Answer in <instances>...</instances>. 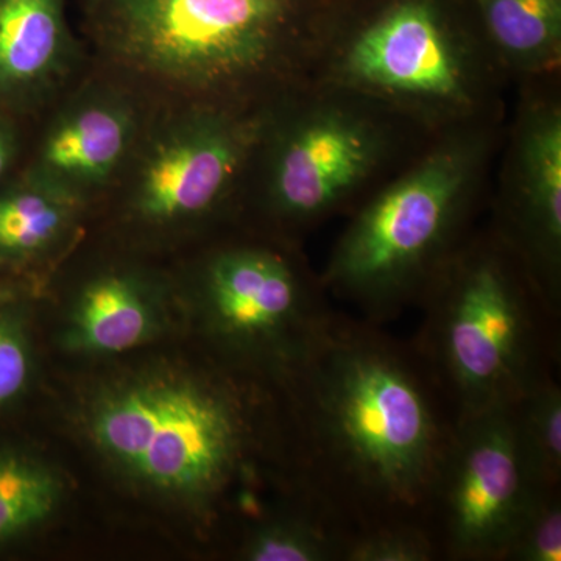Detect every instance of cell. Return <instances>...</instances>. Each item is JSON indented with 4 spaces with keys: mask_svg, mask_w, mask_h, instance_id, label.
<instances>
[{
    "mask_svg": "<svg viewBox=\"0 0 561 561\" xmlns=\"http://www.w3.org/2000/svg\"><path fill=\"white\" fill-rule=\"evenodd\" d=\"M76 202L38 179L0 195V254L25 256L49 247L65 231Z\"/></svg>",
    "mask_w": 561,
    "mask_h": 561,
    "instance_id": "cell-17",
    "label": "cell"
},
{
    "mask_svg": "<svg viewBox=\"0 0 561 561\" xmlns=\"http://www.w3.org/2000/svg\"><path fill=\"white\" fill-rule=\"evenodd\" d=\"M261 138V122L224 111L187 121L144 164L139 213L151 221L205 216L230 194Z\"/></svg>",
    "mask_w": 561,
    "mask_h": 561,
    "instance_id": "cell-11",
    "label": "cell"
},
{
    "mask_svg": "<svg viewBox=\"0 0 561 561\" xmlns=\"http://www.w3.org/2000/svg\"><path fill=\"white\" fill-rule=\"evenodd\" d=\"M319 276L279 250L234 247L203 275L209 330L232 359L260 365L276 382L334 316Z\"/></svg>",
    "mask_w": 561,
    "mask_h": 561,
    "instance_id": "cell-8",
    "label": "cell"
},
{
    "mask_svg": "<svg viewBox=\"0 0 561 561\" xmlns=\"http://www.w3.org/2000/svg\"><path fill=\"white\" fill-rule=\"evenodd\" d=\"M413 345L457 420L508 409L556 376L560 313L496 231L461 239L427 284Z\"/></svg>",
    "mask_w": 561,
    "mask_h": 561,
    "instance_id": "cell-2",
    "label": "cell"
},
{
    "mask_svg": "<svg viewBox=\"0 0 561 561\" xmlns=\"http://www.w3.org/2000/svg\"><path fill=\"white\" fill-rule=\"evenodd\" d=\"M561 560V490L535 500L513 535L504 561Z\"/></svg>",
    "mask_w": 561,
    "mask_h": 561,
    "instance_id": "cell-21",
    "label": "cell"
},
{
    "mask_svg": "<svg viewBox=\"0 0 561 561\" xmlns=\"http://www.w3.org/2000/svg\"><path fill=\"white\" fill-rule=\"evenodd\" d=\"M481 121L446 130L411 168L357 208L330 254L321 284L362 319L393 320L421 295L465 238L489 161Z\"/></svg>",
    "mask_w": 561,
    "mask_h": 561,
    "instance_id": "cell-3",
    "label": "cell"
},
{
    "mask_svg": "<svg viewBox=\"0 0 561 561\" xmlns=\"http://www.w3.org/2000/svg\"><path fill=\"white\" fill-rule=\"evenodd\" d=\"M236 381L151 375L119 383L92 405V440L149 489L213 511L267 443L260 390Z\"/></svg>",
    "mask_w": 561,
    "mask_h": 561,
    "instance_id": "cell-4",
    "label": "cell"
},
{
    "mask_svg": "<svg viewBox=\"0 0 561 561\" xmlns=\"http://www.w3.org/2000/svg\"><path fill=\"white\" fill-rule=\"evenodd\" d=\"M497 68L431 0H398L324 51L316 81L401 119L451 128L481 121Z\"/></svg>",
    "mask_w": 561,
    "mask_h": 561,
    "instance_id": "cell-5",
    "label": "cell"
},
{
    "mask_svg": "<svg viewBox=\"0 0 561 561\" xmlns=\"http://www.w3.org/2000/svg\"><path fill=\"white\" fill-rule=\"evenodd\" d=\"M346 534L311 505L254 524L241 548L249 561H342Z\"/></svg>",
    "mask_w": 561,
    "mask_h": 561,
    "instance_id": "cell-16",
    "label": "cell"
},
{
    "mask_svg": "<svg viewBox=\"0 0 561 561\" xmlns=\"http://www.w3.org/2000/svg\"><path fill=\"white\" fill-rule=\"evenodd\" d=\"M69 58L62 0H0V102L49 87Z\"/></svg>",
    "mask_w": 561,
    "mask_h": 561,
    "instance_id": "cell-13",
    "label": "cell"
},
{
    "mask_svg": "<svg viewBox=\"0 0 561 561\" xmlns=\"http://www.w3.org/2000/svg\"><path fill=\"white\" fill-rule=\"evenodd\" d=\"M275 383L302 489L346 538L430 527L457 415L412 342L334 312Z\"/></svg>",
    "mask_w": 561,
    "mask_h": 561,
    "instance_id": "cell-1",
    "label": "cell"
},
{
    "mask_svg": "<svg viewBox=\"0 0 561 561\" xmlns=\"http://www.w3.org/2000/svg\"><path fill=\"white\" fill-rule=\"evenodd\" d=\"M153 332V313L139 287L119 275L102 276L81 294L70 342L91 353H124Z\"/></svg>",
    "mask_w": 561,
    "mask_h": 561,
    "instance_id": "cell-15",
    "label": "cell"
},
{
    "mask_svg": "<svg viewBox=\"0 0 561 561\" xmlns=\"http://www.w3.org/2000/svg\"><path fill=\"white\" fill-rule=\"evenodd\" d=\"M501 69L545 76L560 66L561 0H476Z\"/></svg>",
    "mask_w": 561,
    "mask_h": 561,
    "instance_id": "cell-14",
    "label": "cell"
},
{
    "mask_svg": "<svg viewBox=\"0 0 561 561\" xmlns=\"http://www.w3.org/2000/svg\"><path fill=\"white\" fill-rule=\"evenodd\" d=\"M494 231L561 316V106L553 98L530 99L519 114Z\"/></svg>",
    "mask_w": 561,
    "mask_h": 561,
    "instance_id": "cell-10",
    "label": "cell"
},
{
    "mask_svg": "<svg viewBox=\"0 0 561 561\" xmlns=\"http://www.w3.org/2000/svg\"><path fill=\"white\" fill-rule=\"evenodd\" d=\"M442 560L437 541L423 524H387L354 531L346 538L342 561Z\"/></svg>",
    "mask_w": 561,
    "mask_h": 561,
    "instance_id": "cell-20",
    "label": "cell"
},
{
    "mask_svg": "<svg viewBox=\"0 0 561 561\" xmlns=\"http://www.w3.org/2000/svg\"><path fill=\"white\" fill-rule=\"evenodd\" d=\"M286 0H116L117 47L140 69L202 91L232 90L286 61L294 50Z\"/></svg>",
    "mask_w": 561,
    "mask_h": 561,
    "instance_id": "cell-6",
    "label": "cell"
},
{
    "mask_svg": "<svg viewBox=\"0 0 561 561\" xmlns=\"http://www.w3.org/2000/svg\"><path fill=\"white\" fill-rule=\"evenodd\" d=\"M13 298V291L7 289V287H0V308Z\"/></svg>",
    "mask_w": 561,
    "mask_h": 561,
    "instance_id": "cell-24",
    "label": "cell"
},
{
    "mask_svg": "<svg viewBox=\"0 0 561 561\" xmlns=\"http://www.w3.org/2000/svg\"><path fill=\"white\" fill-rule=\"evenodd\" d=\"M397 114L316 81V92L278 125L267 202L291 228L334 216L381 175L397 150Z\"/></svg>",
    "mask_w": 561,
    "mask_h": 561,
    "instance_id": "cell-7",
    "label": "cell"
},
{
    "mask_svg": "<svg viewBox=\"0 0 561 561\" xmlns=\"http://www.w3.org/2000/svg\"><path fill=\"white\" fill-rule=\"evenodd\" d=\"M542 493L526 470L511 408L457 420L430 513L442 560L504 561Z\"/></svg>",
    "mask_w": 561,
    "mask_h": 561,
    "instance_id": "cell-9",
    "label": "cell"
},
{
    "mask_svg": "<svg viewBox=\"0 0 561 561\" xmlns=\"http://www.w3.org/2000/svg\"><path fill=\"white\" fill-rule=\"evenodd\" d=\"M14 151H16V136L13 127L0 117V179L9 171Z\"/></svg>",
    "mask_w": 561,
    "mask_h": 561,
    "instance_id": "cell-23",
    "label": "cell"
},
{
    "mask_svg": "<svg viewBox=\"0 0 561 561\" xmlns=\"http://www.w3.org/2000/svg\"><path fill=\"white\" fill-rule=\"evenodd\" d=\"M31 375V353L16 320L0 316V408L13 401Z\"/></svg>",
    "mask_w": 561,
    "mask_h": 561,
    "instance_id": "cell-22",
    "label": "cell"
},
{
    "mask_svg": "<svg viewBox=\"0 0 561 561\" xmlns=\"http://www.w3.org/2000/svg\"><path fill=\"white\" fill-rule=\"evenodd\" d=\"M133 121L124 106L90 102L51 127L35 179L72 197L99 186L121 164L131 142Z\"/></svg>",
    "mask_w": 561,
    "mask_h": 561,
    "instance_id": "cell-12",
    "label": "cell"
},
{
    "mask_svg": "<svg viewBox=\"0 0 561 561\" xmlns=\"http://www.w3.org/2000/svg\"><path fill=\"white\" fill-rule=\"evenodd\" d=\"M526 470L541 491L561 490V387L556 376L531 387L511 408Z\"/></svg>",
    "mask_w": 561,
    "mask_h": 561,
    "instance_id": "cell-18",
    "label": "cell"
},
{
    "mask_svg": "<svg viewBox=\"0 0 561 561\" xmlns=\"http://www.w3.org/2000/svg\"><path fill=\"white\" fill-rule=\"evenodd\" d=\"M61 485L38 460L0 453V542L38 526L57 507Z\"/></svg>",
    "mask_w": 561,
    "mask_h": 561,
    "instance_id": "cell-19",
    "label": "cell"
}]
</instances>
